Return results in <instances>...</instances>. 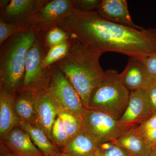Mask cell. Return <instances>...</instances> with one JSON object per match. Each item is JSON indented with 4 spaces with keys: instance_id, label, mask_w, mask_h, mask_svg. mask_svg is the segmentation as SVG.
<instances>
[{
    "instance_id": "27",
    "label": "cell",
    "mask_w": 156,
    "mask_h": 156,
    "mask_svg": "<svg viewBox=\"0 0 156 156\" xmlns=\"http://www.w3.org/2000/svg\"><path fill=\"white\" fill-rule=\"evenodd\" d=\"M144 68L152 80H156V55L141 59Z\"/></svg>"
},
{
    "instance_id": "20",
    "label": "cell",
    "mask_w": 156,
    "mask_h": 156,
    "mask_svg": "<svg viewBox=\"0 0 156 156\" xmlns=\"http://www.w3.org/2000/svg\"><path fill=\"white\" fill-rule=\"evenodd\" d=\"M71 46L70 39L52 47L48 50L43 62L45 69L50 68L66 57L69 52Z\"/></svg>"
},
{
    "instance_id": "17",
    "label": "cell",
    "mask_w": 156,
    "mask_h": 156,
    "mask_svg": "<svg viewBox=\"0 0 156 156\" xmlns=\"http://www.w3.org/2000/svg\"><path fill=\"white\" fill-rule=\"evenodd\" d=\"M98 147L99 145L82 129L61 150L62 152L75 156H96Z\"/></svg>"
},
{
    "instance_id": "2",
    "label": "cell",
    "mask_w": 156,
    "mask_h": 156,
    "mask_svg": "<svg viewBox=\"0 0 156 156\" xmlns=\"http://www.w3.org/2000/svg\"><path fill=\"white\" fill-rule=\"evenodd\" d=\"M70 42L67 56L55 65L67 78L87 108L92 91L106 76L99 62L103 53L76 39L70 38Z\"/></svg>"
},
{
    "instance_id": "32",
    "label": "cell",
    "mask_w": 156,
    "mask_h": 156,
    "mask_svg": "<svg viewBox=\"0 0 156 156\" xmlns=\"http://www.w3.org/2000/svg\"><path fill=\"white\" fill-rule=\"evenodd\" d=\"M10 1L9 0H1L0 1V6H1V11H3L9 5Z\"/></svg>"
},
{
    "instance_id": "21",
    "label": "cell",
    "mask_w": 156,
    "mask_h": 156,
    "mask_svg": "<svg viewBox=\"0 0 156 156\" xmlns=\"http://www.w3.org/2000/svg\"><path fill=\"white\" fill-rule=\"evenodd\" d=\"M41 34L48 50L70 39L69 34L60 27H53Z\"/></svg>"
},
{
    "instance_id": "19",
    "label": "cell",
    "mask_w": 156,
    "mask_h": 156,
    "mask_svg": "<svg viewBox=\"0 0 156 156\" xmlns=\"http://www.w3.org/2000/svg\"><path fill=\"white\" fill-rule=\"evenodd\" d=\"M34 92L22 90L15 96L14 107L16 113L21 121L35 126Z\"/></svg>"
},
{
    "instance_id": "23",
    "label": "cell",
    "mask_w": 156,
    "mask_h": 156,
    "mask_svg": "<svg viewBox=\"0 0 156 156\" xmlns=\"http://www.w3.org/2000/svg\"><path fill=\"white\" fill-rule=\"evenodd\" d=\"M58 116L61 119L70 139L75 136L82 130L80 117L64 112H59Z\"/></svg>"
},
{
    "instance_id": "25",
    "label": "cell",
    "mask_w": 156,
    "mask_h": 156,
    "mask_svg": "<svg viewBox=\"0 0 156 156\" xmlns=\"http://www.w3.org/2000/svg\"><path fill=\"white\" fill-rule=\"evenodd\" d=\"M22 26L14 23L7 22L0 17V45L17 33Z\"/></svg>"
},
{
    "instance_id": "37",
    "label": "cell",
    "mask_w": 156,
    "mask_h": 156,
    "mask_svg": "<svg viewBox=\"0 0 156 156\" xmlns=\"http://www.w3.org/2000/svg\"><path fill=\"white\" fill-rule=\"evenodd\" d=\"M154 83H155L156 84V80H155V81Z\"/></svg>"
},
{
    "instance_id": "12",
    "label": "cell",
    "mask_w": 156,
    "mask_h": 156,
    "mask_svg": "<svg viewBox=\"0 0 156 156\" xmlns=\"http://www.w3.org/2000/svg\"><path fill=\"white\" fill-rule=\"evenodd\" d=\"M119 76L122 83L130 91L145 90L154 83L140 59L129 58L126 68Z\"/></svg>"
},
{
    "instance_id": "4",
    "label": "cell",
    "mask_w": 156,
    "mask_h": 156,
    "mask_svg": "<svg viewBox=\"0 0 156 156\" xmlns=\"http://www.w3.org/2000/svg\"><path fill=\"white\" fill-rule=\"evenodd\" d=\"M103 80L92 91L87 108L106 113L119 120L126 110L130 91L116 70L108 69Z\"/></svg>"
},
{
    "instance_id": "6",
    "label": "cell",
    "mask_w": 156,
    "mask_h": 156,
    "mask_svg": "<svg viewBox=\"0 0 156 156\" xmlns=\"http://www.w3.org/2000/svg\"><path fill=\"white\" fill-rule=\"evenodd\" d=\"M47 91L58 113L64 112L80 117L85 110L81 98L67 78L54 64Z\"/></svg>"
},
{
    "instance_id": "5",
    "label": "cell",
    "mask_w": 156,
    "mask_h": 156,
    "mask_svg": "<svg viewBox=\"0 0 156 156\" xmlns=\"http://www.w3.org/2000/svg\"><path fill=\"white\" fill-rule=\"evenodd\" d=\"M80 119L83 130L98 145L113 142L130 129L110 115L91 109H85Z\"/></svg>"
},
{
    "instance_id": "1",
    "label": "cell",
    "mask_w": 156,
    "mask_h": 156,
    "mask_svg": "<svg viewBox=\"0 0 156 156\" xmlns=\"http://www.w3.org/2000/svg\"><path fill=\"white\" fill-rule=\"evenodd\" d=\"M60 27L71 38L102 53L116 52L140 59L156 55V28L137 29L109 21L96 12L77 10Z\"/></svg>"
},
{
    "instance_id": "13",
    "label": "cell",
    "mask_w": 156,
    "mask_h": 156,
    "mask_svg": "<svg viewBox=\"0 0 156 156\" xmlns=\"http://www.w3.org/2000/svg\"><path fill=\"white\" fill-rule=\"evenodd\" d=\"M95 12L109 21L137 29L143 28L134 24L129 14L126 0H101Z\"/></svg>"
},
{
    "instance_id": "33",
    "label": "cell",
    "mask_w": 156,
    "mask_h": 156,
    "mask_svg": "<svg viewBox=\"0 0 156 156\" xmlns=\"http://www.w3.org/2000/svg\"><path fill=\"white\" fill-rule=\"evenodd\" d=\"M151 149L152 151L156 153V141L151 145Z\"/></svg>"
},
{
    "instance_id": "7",
    "label": "cell",
    "mask_w": 156,
    "mask_h": 156,
    "mask_svg": "<svg viewBox=\"0 0 156 156\" xmlns=\"http://www.w3.org/2000/svg\"><path fill=\"white\" fill-rule=\"evenodd\" d=\"M48 50L42 34H40L29 51L20 91L30 90L38 92L47 90L51 76V66L48 69L44 68L43 62Z\"/></svg>"
},
{
    "instance_id": "8",
    "label": "cell",
    "mask_w": 156,
    "mask_h": 156,
    "mask_svg": "<svg viewBox=\"0 0 156 156\" xmlns=\"http://www.w3.org/2000/svg\"><path fill=\"white\" fill-rule=\"evenodd\" d=\"M76 10L73 0L48 1L32 18L28 25L33 26L39 33L44 34L53 27H60Z\"/></svg>"
},
{
    "instance_id": "29",
    "label": "cell",
    "mask_w": 156,
    "mask_h": 156,
    "mask_svg": "<svg viewBox=\"0 0 156 156\" xmlns=\"http://www.w3.org/2000/svg\"><path fill=\"white\" fill-rule=\"evenodd\" d=\"M137 126L140 130L142 131V132H144V131L150 130V129L156 128V112L154 113L152 115L147 119Z\"/></svg>"
},
{
    "instance_id": "24",
    "label": "cell",
    "mask_w": 156,
    "mask_h": 156,
    "mask_svg": "<svg viewBox=\"0 0 156 156\" xmlns=\"http://www.w3.org/2000/svg\"><path fill=\"white\" fill-rule=\"evenodd\" d=\"M130 154L116 144L110 142L99 145L96 156H129Z\"/></svg>"
},
{
    "instance_id": "15",
    "label": "cell",
    "mask_w": 156,
    "mask_h": 156,
    "mask_svg": "<svg viewBox=\"0 0 156 156\" xmlns=\"http://www.w3.org/2000/svg\"><path fill=\"white\" fill-rule=\"evenodd\" d=\"M113 142L130 154L149 156L151 152V144L138 126L130 128Z\"/></svg>"
},
{
    "instance_id": "22",
    "label": "cell",
    "mask_w": 156,
    "mask_h": 156,
    "mask_svg": "<svg viewBox=\"0 0 156 156\" xmlns=\"http://www.w3.org/2000/svg\"><path fill=\"white\" fill-rule=\"evenodd\" d=\"M52 142L58 148H64L70 139L63 122L60 117L57 116L52 129Z\"/></svg>"
},
{
    "instance_id": "10",
    "label": "cell",
    "mask_w": 156,
    "mask_h": 156,
    "mask_svg": "<svg viewBox=\"0 0 156 156\" xmlns=\"http://www.w3.org/2000/svg\"><path fill=\"white\" fill-rule=\"evenodd\" d=\"M34 93L35 127L44 131L52 142V129L58 110L47 90Z\"/></svg>"
},
{
    "instance_id": "34",
    "label": "cell",
    "mask_w": 156,
    "mask_h": 156,
    "mask_svg": "<svg viewBox=\"0 0 156 156\" xmlns=\"http://www.w3.org/2000/svg\"><path fill=\"white\" fill-rule=\"evenodd\" d=\"M57 156H75L73 155L70 154H69L66 153L60 152Z\"/></svg>"
},
{
    "instance_id": "30",
    "label": "cell",
    "mask_w": 156,
    "mask_h": 156,
    "mask_svg": "<svg viewBox=\"0 0 156 156\" xmlns=\"http://www.w3.org/2000/svg\"><path fill=\"white\" fill-rule=\"evenodd\" d=\"M143 132L151 145L156 141V128Z\"/></svg>"
},
{
    "instance_id": "16",
    "label": "cell",
    "mask_w": 156,
    "mask_h": 156,
    "mask_svg": "<svg viewBox=\"0 0 156 156\" xmlns=\"http://www.w3.org/2000/svg\"><path fill=\"white\" fill-rule=\"evenodd\" d=\"M15 96L0 88V140L2 141L7 134L18 127L20 119L14 107Z\"/></svg>"
},
{
    "instance_id": "3",
    "label": "cell",
    "mask_w": 156,
    "mask_h": 156,
    "mask_svg": "<svg viewBox=\"0 0 156 156\" xmlns=\"http://www.w3.org/2000/svg\"><path fill=\"white\" fill-rule=\"evenodd\" d=\"M40 33L33 26L23 25L0 47V88L16 96L22 88L30 49Z\"/></svg>"
},
{
    "instance_id": "14",
    "label": "cell",
    "mask_w": 156,
    "mask_h": 156,
    "mask_svg": "<svg viewBox=\"0 0 156 156\" xmlns=\"http://www.w3.org/2000/svg\"><path fill=\"white\" fill-rule=\"evenodd\" d=\"M1 142L17 156H44L28 134L19 127L12 129Z\"/></svg>"
},
{
    "instance_id": "26",
    "label": "cell",
    "mask_w": 156,
    "mask_h": 156,
    "mask_svg": "<svg viewBox=\"0 0 156 156\" xmlns=\"http://www.w3.org/2000/svg\"><path fill=\"white\" fill-rule=\"evenodd\" d=\"M101 2V0H73L74 8L83 12H95Z\"/></svg>"
},
{
    "instance_id": "31",
    "label": "cell",
    "mask_w": 156,
    "mask_h": 156,
    "mask_svg": "<svg viewBox=\"0 0 156 156\" xmlns=\"http://www.w3.org/2000/svg\"><path fill=\"white\" fill-rule=\"evenodd\" d=\"M0 151V156H17L9 150L2 142H1Z\"/></svg>"
},
{
    "instance_id": "9",
    "label": "cell",
    "mask_w": 156,
    "mask_h": 156,
    "mask_svg": "<svg viewBox=\"0 0 156 156\" xmlns=\"http://www.w3.org/2000/svg\"><path fill=\"white\" fill-rule=\"evenodd\" d=\"M154 113L145 90L130 91L127 108L119 121L131 128L139 126Z\"/></svg>"
},
{
    "instance_id": "28",
    "label": "cell",
    "mask_w": 156,
    "mask_h": 156,
    "mask_svg": "<svg viewBox=\"0 0 156 156\" xmlns=\"http://www.w3.org/2000/svg\"><path fill=\"white\" fill-rule=\"evenodd\" d=\"M154 112H156V84L154 83L145 89Z\"/></svg>"
},
{
    "instance_id": "35",
    "label": "cell",
    "mask_w": 156,
    "mask_h": 156,
    "mask_svg": "<svg viewBox=\"0 0 156 156\" xmlns=\"http://www.w3.org/2000/svg\"><path fill=\"white\" fill-rule=\"evenodd\" d=\"M149 156H156V153L152 151H151Z\"/></svg>"
},
{
    "instance_id": "36",
    "label": "cell",
    "mask_w": 156,
    "mask_h": 156,
    "mask_svg": "<svg viewBox=\"0 0 156 156\" xmlns=\"http://www.w3.org/2000/svg\"><path fill=\"white\" fill-rule=\"evenodd\" d=\"M129 156H142L140 155H134V154H130Z\"/></svg>"
},
{
    "instance_id": "18",
    "label": "cell",
    "mask_w": 156,
    "mask_h": 156,
    "mask_svg": "<svg viewBox=\"0 0 156 156\" xmlns=\"http://www.w3.org/2000/svg\"><path fill=\"white\" fill-rule=\"evenodd\" d=\"M18 127L28 134L35 145L44 156H57L60 152L58 148L50 141L44 132L40 128L20 120Z\"/></svg>"
},
{
    "instance_id": "11",
    "label": "cell",
    "mask_w": 156,
    "mask_h": 156,
    "mask_svg": "<svg viewBox=\"0 0 156 156\" xmlns=\"http://www.w3.org/2000/svg\"><path fill=\"white\" fill-rule=\"evenodd\" d=\"M48 0H11L1 11V17L7 22L28 25L33 17Z\"/></svg>"
}]
</instances>
